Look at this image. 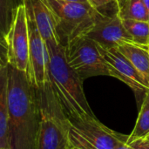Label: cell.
<instances>
[{
  "instance_id": "obj_1",
  "label": "cell",
  "mask_w": 149,
  "mask_h": 149,
  "mask_svg": "<svg viewBox=\"0 0 149 149\" xmlns=\"http://www.w3.org/2000/svg\"><path fill=\"white\" fill-rule=\"evenodd\" d=\"M8 134L10 149H35L39 110L37 88L25 72L7 65Z\"/></svg>"
},
{
  "instance_id": "obj_2",
  "label": "cell",
  "mask_w": 149,
  "mask_h": 149,
  "mask_svg": "<svg viewBox=\"0 0 149 149\" xmlns=\"http://www.w3.org/2000/svg\"><path fill=\"white\" fill-rule=\"evenodd\" d=\"M45 43L49 53L50 82L67 117H96L86 100L84 80L66 60L65 46L57 42Z\"/></svg>"
},
{
  "instance_id": "obj_3",
  "label": "cell",
  "mask_w": 149,
  "mask_h": 149,
  "mask_svg": "<svg viewBox=\"0 0 149 149\" xmlns=\"http://www.w3.org/2000/svg\"><path fill=\"white\" fill-rule=\"evenodd\" d=\"M36 88L39 123L35 149H71L69 119L51 82Z\"/></svg>"
},
{
  "instance_id": "obj_4",
  "label": "cell",
  "mask_w": 149,
  "mask_h": 149,
  "mask_svg": "<svg viewBox=\"0 0 149 149\" xmlns=\"http://www.w3.org/2000/svg\"><path fill=\"white\" fill-rule=\"evenodd\" d=\"M45 1L53 14L58 41L63 46H65L76 37L84 35L105 13L93 9L86 3H71L60 0Z\"/></svg>"
},
{
  "instance_id": "obj_5",
  "label": "cell",
  "mask_w": 149,
  "mask_h": 149,
  "mask_svg": "<svg viewBox=\"0 0 149 149\" xmlns=\"http://www.w3.org/2000/svg\"><path fill=\"white\" fill-rule=\"evenodd\" d=\"M70 148L115 149L128 135L120 134L106 127L96 117L68 118Z\"/></svg>"
},
{
  "instance_id": "obj_6",
  "label": "cell",
  "mask_w": 149,
  "mask_h": 149,
  "mask_svg": "<svg viewBox=\"0 0 149 149\" xmlns=\"http://www.w3.org/2000/svg\"><path fill=\"white\" fill-rule=\"evenodd\" d=\"M65 50L69 65L83 80L94 76H110L99 45L89 38L76 37L65 46Z\"/></svg>"
},
{
  "instance_id": "obj_7",
  "label": "cell",
  "mask_w": 149,
  "mask_h": 149,
  "mask_svg": "<svg viewBox=\"0 0 149 149\" xmlns=\"http://www.w3.org/2000/svg\"><path fill=\"white\" fill-rule=\"evenodd\" d=\"M3 40L8 65L26 72L29 65L30 37L24 3L17 7L10 30Z\"/></svg>"
},
{
  "instance_id": "obj_8",
  "label": "cell",
  "mask_w": 149,
  "mask_h": 149,
  "mask_svg": "<svg viewBox=\"0 0 149 149\" xmlns=\"http://www.w3.org/2000/svg\"><path fill=\"white\" fill-rule=\"evenodd\" d=\"M25 9L30 37L29 65L26 74L31 84L38 87L50 81L49 53L46 43L41 37L29 9L26 6Z\"/></svg>"
},
{
  "instance_id": "obj_9",
  "label": "cell",
  "mask_w": 149,
  "mask_h": 149,
  "mask_svg": "<svg viewBox=\"0 0 149 149\" xmlns=\"http://www.w3.org/2000/svg\"><path fill=\"white\" fill-rule=\"evenodd\" d=\"M82 36L89 38L103 49L118 48L125 43L133 42L118 11L102 14Z\"/></svg>"
},
{
  "instance_id": "obj_10",
  "label": "cell",
  "mask_w": 149,
  "mask_h": 149,
  "mask_svg": "<svg viewBox=\"0 0 149 149\" xmlns=\"http://www.w3.org/2000/svg\"><path fill=\"white\" fill-rule=\"evenodd\" d=\"M99 47L107 63L111 77L121 80L135 93H146L148 92L149 86L143 77L117 48L103 49L100 46Z\"/></svg>"
},
{
  "instance_id": "obj_11",
  "label": "cell",
  "mask_w": 149,
  "mask_h": 149,
  "mask_svg": "<svg viewBox=\"0 0 149 149\" xmlns=\"http://www.w3.org/2000/svg\"><path fill=\"white\" fill-rule=\"evenodd\" d=\"M34 23L45 42L59 43L53 14L45 0H24ZM60 44V43H59Z\"/></svg>"
},
{
  "instance_id": "obj_12",
  "label": "cell",
  "mask_w": 149,
  "mask_h": 149,
  "mask_svg": "<svg viewBox=\"0 0 149 149\" xmlns=\"http://www.w3.org/2000/svg\"><path fill=\"white\" fill-rule=\"evenodd\" d=\"M117 49L131 62L149 86V46L132 42L125 43Z\"/></svg>"
},
{
  "instance_id": "obj_13",
  "label": "cell",
  "mask_w": 149,
  "mask_h": 149,
  "mask_svg": "<svg viewBox=\"0 0 149 149\" xmlns=\"http://www.w3.org/2000/svg\"><path fill=\"white\" fill-rule=\"evenodd\" d=\"M1 148H9L7 65L0 69V149Z\"/></svg>"
},
{
  "instance_id": "obj_14",
  "label": "cell",
  "mask_w": 149,
  "mask_h": 149,
  "mask_svg": "<svg viewBox=\"0 0 149 149\" xmlns=\"http://www.w3.org/2000/svg\"><path fill=\"white\" fill-rule=\"evenodd\" d=\"M149 134V91L145 93L138 119L132 133L128 135L127 143L147 138Z\"/></svg>"
},
{
  "instance_id": "obj_15",
  "label": "cell",
  "mask_w": 149,
  "mask_h": 149,
  "mask_svg": "<svg viewBox=\"0 0 149 149\" xmlns=\"http://www.w3.org/2000/svg\"><path fill=\"white\" fill-rule=\"evenodd\" d=\"M118 15L122 20L148 21V14L143 0H125L118 8Z\"/></svg>"
},
{
  "instance_id": "obj_16",
  "label": "cell",
  "mask_w": 149,
  "mask_h": 149,
  "mask_svg": "<svg viewBox=\"0 0 149 149\" xmlns=\"http://www.w3.org/2000/svg\"><path fill=\"white\" fill-rule=\"evenodd\" d=\"M134 43L149 46V22L140 20H122Z\"/></svg>"
},
{
  "instance_id": "obj_17",
  "label": "cell",
  "mask_w": 149,
  "mask_h": 149,
  "mask_svg": "<svg viewBox=\"0 0 149 149\" xmlns=\"http://www.w3.org/2000/svg\"><path fill=\"white\" fill-rule=\"evenodd\" d=\"M24 0H0V39H4L17 7Z\"/></svg>"
},
{
  "instance_id": "obj_18",
  "label": "cell",
  "mask_w": 149,
  "mask_h": 149,
  "mask_svg": "<svg viewBox=\"0 0 149 149\" xmlns=\"http://www.w3.org/2000/svg\"><path fill=\"white\" fill-rule=\"evenodd\" d=\"M87 2L93 9L100 10L105 13H107L106 9L107 6L117 5V0H87Z\"/></svg>"
},
{
  "instance_id": "obj_19",
  "label": "cell",
  "mask_w": 149,
  "mask_h": 149,
  "mask_svg": "<svg viewBox=\"0 0 149 149\" xmlns=\"http://www.w3.org/2000/svg\"><path fill=\"white\" fill-rule=\"evenodd\" d=\"M128 145L134 149H149V139L148 138L139 139L129 143Z\"/></svg>"
},
{
  "instance_id": "obj_20",
  "label": "cell",
  "mask_w": 149,
  "mask_h": 149,
  "mask_svg": "<svg viewBox=\"0 0 149 149\" xmlns=\"http://www.w3.org/2000/svg\"><path fill=\"white\" fill-rule=\"evenodd\" d=\"M6 58V46L3 39H0V69L7 65Z\"/></svg>"
},
{
  "instance_id": "obj_21",
  "label": "cell",
  "mask_w": 149,
  "mask_h": 149,
  "mask_svg": "<svg viewBox=\"0 0 149 149\" xmlns=\"http://www.w3.org/2000/svg\"><path fill=\"white\" fill-rule=\"evenodd\" d=\"M115 149H134L132 147H130L128 144H127V141H120Z\"/></svg>"
},
{
  "instance_id": "obj_22",
  "label": "cell",
  "mask_w": 149,
  "mask_h": 149,
  "mask_svg": "<svg viewBox=\"0 0 149 149\" xmlns=\"http://www.w3.org/2000/svg\"><path fill=\"white\" fill-rule=\"evenodd\" d=\"M60 1H64V2H71V3H88L87 0H60Z\"/></svg>"
},
{
  "instance_id": "obj_23",
  "label": "cell",
  "mask_w": 149,
  "mask_h": 149,
  "mask_svg": "<svg viewBox=\"0 0 149 149\" xmlns=\"http://www.w3.org/2000/svg\"><path fill=\"white\" fill-rule=\"evenodd\" d=\"M144 3H145V6H146V9H147V11H148V22H149V0H143Z\"/></svg>"
},
{
  "instance_id": "obj_24",
  "label": "cell",
  "mask_w": 149,
  "mask_h": 149,
  "mask_svg": "<svg viewBox=\"0 0 149 149\" xmlns=\"http://www.w3.org/2000/svg\"><path fill=\"white\" fill-rule=\"evenodd\" d=\"M125 0H117V5H118V8H119V6H120V4L124 2Z\"/></svg>"
},
{
  "instance_id": "obj_25",
  "label": "cell",
  "mask_w": 149,
  "mask_h": 149,
  "mask_svg": "<svg viewBox=\"0 0 149 149\" xmlns=\"http://www.w3.org/2000/svg\"><path fill=\"white\" fill-rule=\"evenodd\" d=\"M147 138H148V139H149V134H148V137H147Z\"/></svg>"
},
{
  "instance_id": "obj_26",
  "label": "cell",
  "mask_w": 149,
  "mask_h": 149,
  "mask_svg": "<svg viewBox=\"0 0 149 149\" xmlns=\"http://www.w3.org/2000/svg\"><path fill=\"white\" fill-rule=\"evenodd\" d=\"M1 149H9V148H1Z\"/></svg>"
},
{
  "instance_id": "obj_27",
  "label": "cell",
  "mask_w": 149,
  "mask_h": 149,
  "mask_svg": "<svg viewBox=\"0 0 149 149\" xmlns=\"http://www.w3.org/2000/svg\"><path fill=\"white\" fill-rule=\"evenodd\" d=\"M72 149H77V148H72Z\"/></svg>"
}]
</instances>
